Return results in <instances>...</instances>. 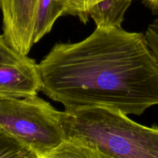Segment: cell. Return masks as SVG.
<instances>
[{
  "instance_id": "cell-11",
  "label": "cell",
  "mask_w": 158,
  "mask_h": 158,
  "mask_svg": "<svg viewBox=\"0 0 158 158\" xmlns=\"http://www.w3.org/2000/svg\"><path fill=\"white\" fill-rule=\"evenodd\" d=\"M144 35L148 47L158 66V19H154L148 26Z\"/></svg>"
},
{
  "instance_id": "cell-5",
  "label": "cell",
  "mask_w": 158,
  "mask_h": 158,
  "mask_svg": "<svg viewBox=\"0 0 158 158\" xmlns=\"http://www.w3.org/2000/svg\"><path fill=\"white\" fill-rule=\"evenodd\" d=\"M39 0H0L3 35L12 47L28 55L33 43Z\"/></svg>"
},
{
  "instance_id": "cell-4",
  "label": "cell",
  "mask_w": 158,
  "mask_h": 158,
  "mask_svg": "<svg viewBox=\"0 0 158 158\" xmlns=\"http://www.w3.org/2000/svg\"><path fill=\"white\" fill-rule=\"evenodd\" d=\"M42 87L40 65L12 47L0 34V100L32 97Z\"/></svg>"
},
{
  "instance_id": "cell-1",
  "label": "cell",
  "mask_w": 158,
  "mask_h": 158,
  "mask_svg": "<svg viewBox=\"0 0 158 158\" xmlns=\"http://www.w3.org/2000/svg\"><path fill=\"white\" fill-rule=\"evenodd\" d=\"M39 65L42 91L65 109L141 115L158 105V66L141 32L97 27L78 43H56Z\"/></svg>"
},
{
  "instance_id": "cell-3",
  "label": "cell",
  "mask_w": 158,
  "mask_h": 158,
  "mask_svg": "<svg viewBox=\"0 0 158 158\" xmlns=\"http://www.w3.org/2000/svg\"><path fill=\"white\" fill-rule=\"evenodd\" d=\"M62 111L38 96L0 100V130L33 151L38 157L65 140Z\"/></svg>"
},
{
  "instance_id": "cell-7",
  "label": "cell",
  "mask_w": 158,
  "mask_h": 158,
  "mask_svg": "<svg viewBox=\"0 0 158 158\" xmlns=\"http://www.w3.org/2000/svg\"><path fill=\"white\" fill-rule=\"evenodd\" d=\"M64 15V9L58 0H39L34 26L33 43L49 33L57 19Z\"/></svg>"
},
{
  "instance_id": "cell-6",
  "label": "cell",
  "mask_w": 158,
  "mask_h": 158,
  "mask_svg": "<svg viewBox=\"0 0 158 158\" xmlns=\"http://www.w3.org/2000/svg\"><path fill=\"white\" fill-rule=\"evenodd\" d=\"M133 0H102L89 11L97 27L121 28L126 11Z\"/></svg>"
},
{
  "instance_id": "cell-9",
  "label": "cell",
  "mask_w": 158,
  "mask_h": 158,
  "mask_svg": "<svg viewBox=\"0 0 158 158\" xmlns=\"http://www.w3.org/2000/svg\"><path fill=\"white\" fill-rule=\"evenodd\" d=\"M0 158H39L33 151L0 130Z\"/></svg>"
},
{
  "instance_id": "cell-8",
  "label": "cell",
  "mask_w": 158,
  "mask_h": 158,
  "mask_svg": "<svg viewBox=\"0 0 158 158\" xmlns=\"http://www.w3.org/2000/svg\"><path fill=\"white\" fill-rule=\"evenodd\" d=\"M39 158H106L94 145L76 138L64 141L50 152Z\"/></svg>"
},
{
  "instance_id": "cell-2",
  "label": "cell",
  "mask_w": 158,
  "mask_h": 158,
  "mask_svg": "<svg viewBox=\"0 0 158 158\" xmlns=\"http://www.w3.org/2000/svg\"><path fill=\"white\" fill-rule=\"evenodd\" d=\"M65 139L94 145L106 158H158V127L143 126L105 106L62 111Z\"/></svg>"
},
{
  "instance_id": "cell-10",
  "label": "cell",
  "mask_w": 158,
  "mask_h": 158,
  "mask_svg": "<svg viewBox=\"0 0 158 158\" xmlns=\"http://www.w3.org/2000/svg\"><path fill=\"white\" fill-rule=\"evenodd\" d=\"M64 9V15L77 16L83 24L89 22L91 8L102 0H58Z\"/></svg>"
},
{
  "instance_id": "cell-12",
  "label": "cell",
  "mask_w": 158,
  "mask_h": 158,
  "mask_svg": "<svg viewBox=\"0 0 158 158\" xmlns=\"http://www.w3.org/2000/svg\"><path fill=\"white\" fill-rule=\"evenodd\" d=\"M143 3L151 11L152 14H158V0H142Z\"/></svg>"
}]
</instances>
